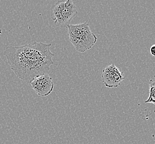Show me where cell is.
Segmentation results:
<instances>
[{"label": "cell", "instance_id": "cell-1", "mask_svg": "<svg viewBox=\"0 0 155 144\" xmlns=\"http://www.w3.org/2000/svg\"><path fill=\"white\" fill-rule=\"evenodd\" d=\"M51 44L34 42L21 46H8L4 50L11 69L16 76L31 83L41 75L49 74L54 64Z\"/></svg>", "mask_w": 155, "mask_h": 144}, {"label": "cell", "instance_id": "cell-2", "mask_svg": "<svg viewBox=\"0 0 155 144\" xmlns=\"http://www.w3.org/2000/svg\"><path fill=\"white\" fill-rule=\"evenodd\" d=\"M69 41L80 53L90 50L96 43L97 38L91 31L87 22L78 25H70L67 27Z\"/></svg>", "mask_w": 155, "mask_h": 144}, {"label": "cell", "instance_id": "cell-3", "mask_svg": "<svg viewBox=\"0 0 155 144\" xmlns=\"http://www.w3.org/2000/svg\"><path fill=\"white\" fill-rule=\"evenodd\" d=\"M76 7L72 0L59 1L51 8V17L56 26L67 28L78 15Z\"/></svg>", "mask_w": 155, "mask_h": 144}, {"label": "cell", "instance_id": "cell-4", "mask_svg": "<svg viewBox=\"0 0 155 144\" xmlns=\"http://www.w3.org/2000/svg\"><path fill=\"white\" fill-rule=\"evenodd\" d=\"M102 82L107 88H118L125 79L124 73L113 63L103 70Z\"/></svg>", "mask_w": 155, "mask_h": 144}, {"label": "cell", "instance_id": "cell-5", "mask_svg": "<svg viewBox=\"0 0 155 144\" xmlns=\"http://www.w3.org/2000/svg\"><path fill=\"white\" fill-rule=\"evenodd\" d=\"M30 84L36 93L42 97L48 96L53 92L54 88L53 78L49 74L38 77L34 79Z\"/></svg>", "mask_w": 155, "mask_h": 144}, {"label": "cell", "instance_id": "cell-6", "mask_svg": "<svg viewBox=\"0 0 155 144\" xmlns=\"http://www.w3.org/2000/svg\"><path fill=\"white\" fill-rule=\"evenodd\" d=\"M149 87V98L145 101V103L153 104L155 105V79L150 80Z\"/></svg>", "mask_w": 155, "mask_h": 144}, {"label": "cell", "instance_id": "cell-7", "mask_svg": "<svg viewBox=\"0 0 155 144\" xmlns=\"http://www.w3.org/2000/svg\"><path fill=\"white\" fill-rule=\"evenodd\" d=\"M150 53L152 55V56L155 57V44H153L151 47L150 48Z\"/></svg>", "mask_w": 155, "mask_h": 144}]
</instances>
